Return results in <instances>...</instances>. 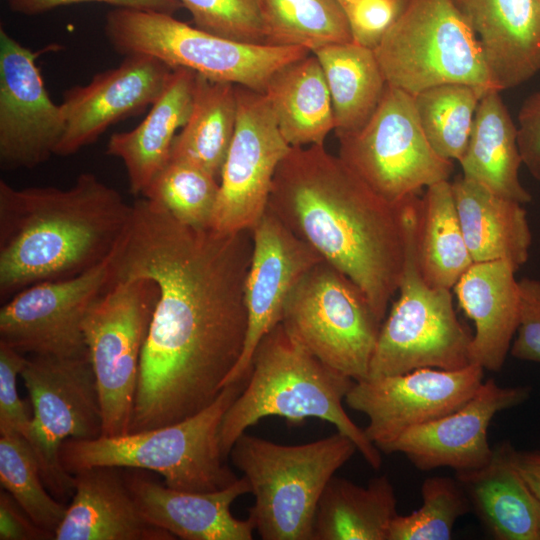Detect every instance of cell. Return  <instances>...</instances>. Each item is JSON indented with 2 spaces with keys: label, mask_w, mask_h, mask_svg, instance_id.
Masks as SVG:
<instances>
[{
  "label": "cell",
  "mask_w": 540,
  "mask_h": 540,
  "mask_svg": "<svg viewBox=\"0 0 540 540\" xmlns=\"http://www.w3.org/2000/svg\"><path fill=\"white\" fill-rule=\"evenodd\" d=\"M320 361L354 381L368 378L382 322L362 290L325 260L288 294L280 322Z\"/></svg>",
  "instance_id": "cell-10"
},
{
  "label": "cell",
  "mask_w": 540,
  "mask_h": 540,
  "mask_svg": "<svg viewBox=\"0 0 540 540\" xmlns=\"http://www.w3.org/2000/svg\"><path fill=\"white\" fill-rule=\"evenodd\" d=\"M394 487L386 475L367 486L333 476L317 505L313 540H388L398 514Z\"/></svg>",
  "instance_id": "cell-30"
},
{
  "label": "cell",
  "mask_w": 540,
  "mask_h": 540,
  "mask_svg": "<svg viewBox=\"0 0 540 540\" xmlns=\"http://www.w3.org/2000/svg\"><path fill=\"white\" fill-rule=\"evenodd\" d=\"M117 467L73 474L74 493L55 540H172L140 511Z\"/></svg>",
  "instance_id": "cell-23"
},
{
  "label": "cell",
  "mask_w": 540,
  "mask_h": 540,
  "mask_svg": "<svg viewBox=\"0 0 540 540\" xmlns=\"http://www.w3.org/2000/svg\"><path fill=\"white\" fill-rule=\"evenodd\" d=\"M132 214L113 187L81 173L68 189L0 181V299L78 276L107 260Z\"/></svg>",
  "instance_id": "cell-3"
},
{
  "label": "cell",
  "mask_w": 540,
  "mask_h": 540,
  "mask_svg": "<svg viewBox=\"0 0 540 540\" xmlns=\"http://www.w3.org/2000/svg\"><path fill=\"white\" fill-rule=\"evenodd\" d=\"M421 199L399 204L404 233V263L398 299L383 320L367 379L421 368L462 369L471 363L473 334L458 319L450 289L429 285L418 260Z\"/></svg>",
  "instance_id": "cell-7"
},
{
  "label": "cell",
  "mask_w": 540,
  "mask_h": 540,
  "mask_svg": "<svg viewBox=\"0 0 540 540\" xmlns=\"http://www.w3.org/2000/svg\"><path fill=\"white\" fill-rule=\"evenodd\" d=\"M337 138L338 156L394 205L422 188L449 180L453 171V161L438 155L427 141L413 95L388 84L365 125Z\"/></svg>",
  "instance_id": "cell-12"
},
{
  "label": "cell",
  "mask_w": 540,
  "mask_h": 540,
  "mask_svg": "<svg viewBox=\"0 0 540 540\" xmlns=\"http://www.w3.org/2000/svg\"><path fill=\"white\" fill-rule=\"evenodd\" d=\"M0 483L31 520L54 539L68 506L48 493L34 452L19 435L0 437Z\"/></svg>",
  "instance_id": "cell-36"
},
{
  "label": "cell",
  "mask_w": 540,
  "mask_h": 540,
  "mask_svg": "<svg viewBox=\"0 0 540 540\" xmlns=\"http://www.w3.org/2000/svg\"><path fill=\"white\" fill-rule=\"evenodd\" d=\"M237 122L220 176L211 228L251 230L267 210L276 171L291 150L261 92L236 85Z\"/></svg>",
  "instance_id": "cell-14"
},
{
  "label": "cell",
  "mask_w": 540,
  "mask_h": 540,
  "mask_svg": "<svg viewBox=\"0 0 540 540\" xmlns=\"http://www.w3.org/2000/svg\"><path fill=\"white\" fill-rule=\"evenodd\" d=\"M267 209L349 277L383 322L404 263L400 207L371 189L325 145L292 147Z\"/></svg>",
  "instance_id": "cell-2"
},
{
  "label": "cell",
  "mask_w": 540,
  "mask_h": 540,
  "mask_svg": "<svg viewBox=\"0 0 540 540\" xmlns=\"http://www.w3.org/2000/svg\"><path fill=\"white\" fill-rule=\"evenodd\" d=\"M404 2L355 0L343 7L353 42L374 49L398 16Z\"/></svg>",
  "instance_id": "cell-41"
},
{
  "label": "cell",
  "mask_w": 540,
  "mask_h": 540,
  "mask_svg": "<svg viewBox=\"0 0 540 540\" xmlns=\"http://www.w3.org/2000/svg\"><path fill=\"white\" fill-rule=\"evenodd\" d=\"M514 450L509 441H502L487 465L455 477L494 539L540 540V498L516 469Z\"/></svg>",
  "instance_id": "cell-25"
},
{
  "label": "cell",
  "mask_w": 540,
  "mask_h": 540,
  "mask_svg": "<svg viewBox=\"0 0 540 540\" xmlns=\"http://www.w3.org/2000/svg\"><path fill=\"white\" fill-rule=\"evenodd\" d=\"M252 255L244 285L247 333L239 361L224 387L249 376L255 349L281 322L288 294L300 277L323 258L268 209L251 229Z\"/></svg>",
  "instance_id": "cell-19"
},
{
  "label": "cell",
  "mask_w": 540,
  "mask_h": 540,
  "mask_svg": "<svg viewBox=\"0 0 540 540\" xmlns=\"http://www.w3.org/2000/svg\"><path fill=\"white\" fill-rule=\"evenodd\" d=\"M341 4L342 7H345L346 5L350 4L351 2L355 1V0H338ZM400 1H405V0H400Z\"/></svg>",
  "instance_id": "cell-47"
},
{
  "label": "cell",
  "mask_w": 540,
  "mask_h": 540,
  "mask_svg": "<svg viewBox=\"0 0 540 540\" xmlns=\"http://www.w3.org/2000/svg\"><path fill=\"white\" fill-rule=\"evenodd\" d=\"M517 270L506 261L475 262L453 290L459 306L474 322L471 363L500 371L516 334L520 316Z\"/></svg>",
  "instance_id": "cell-24"
},
{
  "label": "cell",
  "mask_w": 540,
  "mask_h": 540,
  "mask_svg": "<svg viewBox=\"0 0 540 540\" xmlns=\"http://www.w3.org/2000/svg\"><path fill=\"white\" fill-rule=\"evenodd\" d=\"M488 90L446 83L413 95L421 128L438 155L459 162L468 145L478 104Z\"/></svg>",
  "instance_id": "cell-35"
},
{
  "label": "cell",
  "mask_w": 540,
  "mask_h": 540,
  "mask_svg": "<svg viewBox=\"0 0 540 540\" xmlns=\"http://www.w3.org/2000/svg\"><path fill=\"white\" fill-rule=\"evenodd\" d=\"M236 85L196 73L192 109L174 138L170 159L190 163L220 180L237 122Z\"/></svg>",
  "instance_id": "cell-32"
},
{
  "label": "cell",
  "mask_w": 540,
  "mask_h": 540,
  "mask_svg": "<svg viewBox=\"0 0 540 540\" xmlns=\"http://www.w3.org/2000/svg\"><path fill=\"white\" fill-rule=\"evenodd\" d=\"M418 260L425 281L452 290L474 263L460 225L449 180L426 188L418 224Z\"/></svg>",
  "instance_id": "cell-33"
},
{
  "label": "cell",
  "mask_w": 540,
  "mask_h": 540,
  "mask_svg": "<svg viewBox=\"0 0 540 540\" xmlns=\"http://www.w3.org/2000/svg\"><path fill=\"white\" fill-rule=\"evenodd\" d=\"M484 369L421 368L355 381L345 403L368 417L364 429L381 451L411 428L445 416L465 404L483 382Z\"/></svg>",
  "instance_id": "cell-16"
},
{
  "label": "cell",
  "mask_w": 540,
  "mask_h": 540,
  "mask_svg": "<svg viewBox=\"0 0 540 540\" xmlns=\"http://www.w3.org/2000/svg\"><path fill=\"white\" fill-rule=\"evenodd\" d=\"M104 31L110 45L124 56L149 55L172 69H189L210 80L261 93L276 71L310 53L300 46L238 42L190 26L171 14L130 8L108 12Z\"/></svg>",
  "instance_id": "cell-8"
},
{
  "label": "cell",
  "mask_w": 540,
  "mask_h": 540,
  "mask_svg": "<svg viewBox=\"0 0 540 540\" xmlns=\"http://www.w3.org/2000/svg\"><path fill=\"white\" fill-rule=\"evenodd\" d=\"M500 92L490 89L482 96L459 164L463 176L524 205L532 200V195L519 176L523 161L518 129Z\"/></svg>",
  "instance_id": "cell-28"
},
{
  "label": "cell",
  "mask_w": 540,
  "mask_h": 540,
  "mask_svg": "<svg viewBox=\"0 0 540 540\" xmlns=\"http://www.w3.org/2000/svg\"><path fill=\"white\" fill-rule=\"evenodd\" d=\"M251 230L194 228L145 197L109 257V283L147 278L158 299L141 362L131 432L174 424L220 394L247 333Z\"/></svg>",
  "instance_id": "cell-1"
},
{
  "label": "cell",
  "mask_w": 540,
  "mask_h": 540,
  "mask_svg": "<svg viewBox=\"0 0 540 540\" xmlns=\"http://www.w3.org/2000/svg\"><path fill=\"white\" fill-rule=\"evenodd\" d=\"M262 12L267 45L300 46L313 52L353 41L338 0H262Z\"/></svg>",
  "instance_id": "cell-34"
},
{
  "label": "cell",
  "mask_w": 540,
  "mask_h": 540,
  "mask_svg": "<svg viewBox=\"0 0 540 540\" xmlns=\"http://www.w3.org/2000/svg\"><path fill=\"white\" fill-rule=\"evenodd\" d=\"M517 129L523 165L533 178L540 181V90L522 104Z\"/></svg>",
  "instance_id": "cell-43"
},
{
  "label": "cell",
  "mask_w": 540,
  "mask_h": 540,
  "mask_svg": "<svg viewBox=\"0 0 540 540\" xmlns=\"http://www.w3.org/2000/svg\"><path fill=\"white\" fill-rule=\"evenodd\" d=\"M513 462L532 491L540 498V451L514 450Z\"/></svg>",
  "instance_id": "cell-46"
},
{
  "label": "cell",
  "mask_w": 540,
  "mask_h": 540,
  "mask_svg": "<svg viewBox=\"0 0 540 540\" xmlns=\"http://www.w3.org/2000/svg\"><path fill=\"white\" fill-rule=\"evenodd\" d=\"M520 316L510 354L522 361L540 363V279L519 280Z\"/></svg>",
  "instance_id": "cell-42"
},
{
  "label": "cell",
  "mask_w": 540,
  "mask_h": 540,
  "mask_svg": "<svg viewBox=\"0 0 540 540\" xmlns=\"http://www.w3.org/2000/svg\"><path fill=\"white\" fill-rule=\"evenodd\" d=\"M195 81L194 71L174 68L140 124L132 130L111 135L106 153L124 163L133 194L143 195L168 163L174 138L192 109Z\"/></svg>",
  "instance_id": "cell-26"
},
{
  "label": "cell",
  "mask_w": 540,
  "mask_h": 540,
  "mask_svg": "<svg viewBox=\"0 0 540 540\" xmlns=\"http://www.w3.org/2000/svg\"><path fill=\"white\" fill-rule=\"evenodd\" d=\"M540 2V0H538Z\"/></svg>",
  "instance_id": "cell-48"
},
{
  "label": "cell",
  "mask_w": 540,
  "mask_h": 540,
  "mask_svg": "<svg viewBox=\"0 0 540 540\" xmlns=\"http://www.w3.org/2000/svg\"><path fill=\"white\" fill-rule=\"evenodd\" d=\"M354 382L320 361L277 324L257 345L246 385L221 421L219 443L224 459L237 438L263 418L282 417L291 425L317 418L350 438L365 461L379 469L381 451L343 407Z\"/></svg>",
  "instance_id": "cell-4"
},
{
  "label": "cell",
  "mask_w": 540,
  "mask_h": 540,
  "mask_svg": "<svg viewBox=\"0 0 540 540\" xmlns=\"http://www.w3.org/2000/svg\"><path fill=\"white\" fill-rule=\"evenodd\" d=\"M0 539L43 540L53 539V537L40 529L13 497L2 489L0 492Z\"/></svg>",
  "instance_id": "cell-45"
},
{
  "label": "cell",
  "mask_w": 540,
  "mask_h": 540,
  "mask_svg": "<svg viewBox=\"0 0 540 540\" xmlns=\"http://www.w3.org/2000/svg\"><path fill=\"white\" fill-rule=\"evenodd\" d=\"M6 2L12 12L27 16L46 13L57 7L81 2H100L116 6V8L155 11L171 15L183 8L178 0H6Z\"/></svg>",
  "instance_id": "cell-44"
},
{
  "label": "cell",
  "mask_w": 540,
  "mask_h": 540,
  "mask_svg": "<svg viewBox=\"0 0 540 540\" xmlns=\"http://www.w3.org/2000/svg\"><path fill=\"white\" fill-rule=\"evenodd\" d=\"M158 287L147 278L109 283L83 321L102 410V436L130 433L142 352Z\"/></svg>",
  "instance_id": "cell-11"
},
{
  "label": "cell",
  "mask_w": 540,
  "mask_h": 540,
  "mask_svg": "<svg viewBox=\"0 0 540 540\" xmlns=\"http://www.w3.org/2000/svg\"><path fill=\"white\" fill-rule=\"evenodd\" d=\"M474 31L491 82L503 91L540 71L538 0H453Z\"/></svg>",
  "instance_id": "cell-22"
},
{
  "label": "cell",
  "mask_w": 540,
  "mask_h": 540,
  "mask_svg": "<svg viewBox=\"0 0 540 540\" xmlns=\"http://www.w3.org/2000/svg\"><path fill=\"white\" fill-rule=\"evenodd\" d=\"M172 68L145 54L126 55L86 85L65 91L61 107L65 131L55 155L69 156L95 142L111 125L151 106L165 88Z\"/></svg>",
  "instance_id": "cell-20"
},
{
  "label": "cell",
  "mask_w": 540,
  "mask_h": 540,
  "mask_svg": "<svg viewBox=\"0 0 540 540\" xmlns=\"http://www.w3.org/2000/svg\"><path fill=\"white\" fill-rule=\"evenodd\" d=\"M26 356L0 342V435L16 434L29 445L32 416L17 391V376L21 374Z\"/></svg>",
  "instance_id": "cell-40"
},
{
  "label": "cell",
  "mask_w": 540,
  "mask_h": 540,
  "mask_svg": "<svg viewBox=\"0 0 540 540\" xmlns=\"http://www.w3.org/2000/svg\"><path fill=\"white\" fill-rule=\"evenodd\" d=\"M126 483L140 511L152 524L183 540H251L250 517L235 518L232 503L251 492L242 476L213 492H189L162 485L139 472L127 473Z\"/></svg>",
  "instance_id": "cell-21"
},
{
  "label": "cell",
  "mask_w": 540,
  "mask_h": 540,
  "mask_svg": "<svg viewBox=\"0 0 540 540\" xmlns=\"http://www.w3.org/2000/svg\"><path fill=\"white\" fill-rule=\"evenodd\" d=\"M20 376L32 404L31 447L47 489L57 499L74 493V477L60 461L68 439L102 436V410L89 355H30Z\"/></svg>",
  "instance_id": "cell-13"
},
{
  "label": "cell",
  "mask_w": 540,
  "mask_h": 540,
  "mask_svg": "<svg viewBox=\"0 0 540 540\" xmlns=\"http://www.w3.org/2000/svg\"><path fill=\"white\" fill-rule=\"evenodd\" d=\"M531 392L527 385L503 387L488 379L461 407L409 429L383 453H401L421 471L442 467L456 473L480 469L493 456L494 448L488 441L492 419L498 412L526 402Z\"/></svg>",
  "instance_id": "cell-18"
},
{
  "label": "cell",
  "mask_w": 540,
  "mask_h": 540,
  "mask_svg": "<svg viewBox=\"0 0 540 540\" xmlns=\"http://www.w3.org/2000/svg\"><path fill=\"white\" fill-rule=\"evenodd\" d=\"M195 26L249 44H265L262 0H178Z\"/></svg>",
  "instance_id": "cell-39"
},
{
  "label": "cell",
  "mask_w": 540,
  "mask_h": 540,
  "mask_svg": "<svg viewBox=\"0 0 540 540\" xmlns=\"http://www.w3.org/2000/svg\"><path fill=\"white\" fill-rule=\"evenodd\" d=\"M220 183L210 173L190 163L169 160L143 193L179 222L194 227L211 226Z\"/></svg>",
  "instance_id": "cell-37"
},
{
  "label": "cell",
  "mask_w": 540,
  "mask_h": 540,
  "mask_svg": "<svg viewBox=\"0 0 540 540\" xmlns=\"http://www.w3.org/2000/svg\"><path fill=\"white\" fill-rule=\"evenodd\" d=\"M108 260L72 278L31 285L4 302L0 342L24 355H89L83 321L107 289Z\"/></svg>",
  "instance_id": "cell-15"
},
{
  "label": "cell",
  "mask_w": 540,
  "mask_h": 540,
  "mask_svg": "<svg viewBox=\"0 0 540 540\" xmlns=\"http://www.w3.org/2000/svg\"><path fill=\"white\" fill-rule=\"evenodd\" d=\"M373 50L387 84L411 95L446 83L495 89L479 41L453 0H405Z\"/></svg>",
  "instance_id": "cell-9"
},
{
  "label": "cell",
  "mask_w": 540,
  "mask_h": 540,
  "mask_svg": "<svg viewBox=\"0 0 540 540\" xmlns=\"http://www.w3.org/2000/svg\"><path fill=\"white\" fill-rule=\"evenodd\" d=\"M421 497L419 509L394 517L388 540H449L456 521L471 511L456 477L426 478L421 485Z\"/></svg>",
  "instance_id": "cell-38"
},
{
  "label": "cell",
  "mask_w": 540,
  "mask_h": 540,
  "mask_svg": "<svg viewBox=\"0 0 540 540\" xmlns=\"http://www.w3.org/2000/svg\"><path fill=\"white\" fill-rule=\"evenodd\" d=\"M32 51L0 28V164L30 169L55 155L65 131L60 105L49 97Z\"/></svg>",
  "instance_id": "cell-17"
},
{
  "label": "cell",
  "mask_w": 540,
  "mask_h": 540,
  "mask_svg": "<svg viewBox=\"0 0 540 540\" xmlns=\"http://www.w3.org/2000/svg\"><path fill=\"white\" fill-rule=\"evenodd\" d=\"M247 378L226 385L212 404L177 423L118 436L68 439L60 448L61 464L71 475L93 467L129 468L156 472L176 490L225 489L238 477L225 463L219 429Z\"/></svg>",
  "instance_id": "cell-5"
},
{
  "label": "cell",
  "mask_w": 540,
  "mask_h": 540,
  "mask_svg": "<svg viewBox=\"0 0 540 540\" xmlns=\"http://www.w3.org/2000/svg\"><path fill=\"white\" fill-rule=\"evenodd\" d=\"M473 262L506 261L517 271L529 259L532 233L523 204L463 175L451 182Z\"/></svg>",
  "instance_id": "cell-27"
},
{
  "label": "cell",
  "mask_w": 540,
  "mask_h": 540,
  "mask_svg": "<svg viewBox=\"0 0 540 540\" xmlns=\"http://www.w3.org/2000/svg\"><path fill=\"white\" fill-rule=\"evenodd\" d=\"M357 451L337 432L300 445H282L247 433L230 451L254 495L249 509L263 540H313L319 499L335 472Z\"/></svg>",
  "instance_id": "cell-6"
},
{
  "label": "cell",
  "mask_w": 540,
  "mask_h": 540,
  "mask_svg": "<svg viewBox=\"0 0 540 540\" xmlns=\"http://www.w3.org/2000/svg\"><path fill=\"white\" fill-rule=\"evenodd\" d=\"M263 94L291 147L325 145L334 131L333 108L322 67L312 52L276 71Z\"/></svg>",
  "instance_id": "cell-29"
},
{
  "label": "cell",
  "mask_w": 540,
  "mask_h": 540,
  "mask_svg": "<svg viewBox=\"0 0 540 540\" xmlns=\"http://www.w3.org/2000/svg\"><path fill=\"white\" fill-rule=\"evenodd\" d=\"M312 53L330 92L336 136L356 132L375 112L387 86L374 50L352 41Z\"/></svg>",
  "instance_id": "cell-31"
}]
</instances>
